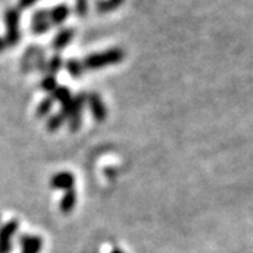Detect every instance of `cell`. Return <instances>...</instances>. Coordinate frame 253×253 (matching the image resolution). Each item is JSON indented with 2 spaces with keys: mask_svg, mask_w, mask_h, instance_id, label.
I'll return each mask as SVG.
<instances>
[{
  "mask_svg": "<svg viewBox=\"0 0 253 253\" xmlns=\"http://www.w3.org/2000/svg\"><path fill=\"white\" fill-rule=\"evenodd\" d=\"M124 58H126V52L123 49L113 48L106 52L89 55L82 63H83V68H86V69H100V68H106L110 65L120 63Z\"/></svg>",
  "mask_w": 253,
  "mask_h": 253,
  "instance_id": "obj_1",
  "label": "cell"
},
{
  "mask_svg": "<svg viewBox=\"0 0 253 253\" xmlns=\"http://www.w3.org/2000/svg\"><path fill=\"white\" fill-rule=\"evenodd\" d=\"M4 24H6V37L4 41L7 46L17 45L20 41V10L9 7L4 11Z\"/></svg>",
  "mask_w": 253,
  "mask_h": 253,
  "instance_id": "obj_2",
  "label": "cell"
},
{
  "mask_svg": "<svg viewBox=\"0 0 253 253\" xmlns=\"http://www.w3.org/2000/svg\"><path fill=\"white\" fill-rule=\"evenodd\" d=\"M52 27L51 21H49V16H48V9H40L37 10L36 13L31 17V31L34 34H44L48 33Z\"/></svg>",
  "mask_w": 253,
  "mask_h": 253,
  "instance_id": "obj_3",
  "label": "cell"
},
{
  "mask_svg": "<svg viewBox=\"0 0 253 253\" xmlns=\"http://www.w3.org/2000/svg\"><path fill=\"white\" fill-rule=\"evenodd\" d=\"M69 14H71V9L65 3H61L52 9H48V16L52 26H61L63 21L69 17Z\"/></svg>",
  "mask_w": 253,
  "mask_h": 253,
  "instance_id": "obj_4",
  "label": "cell"
},
{
  "mask_svg": "<svg viewBox=\"0 0 253 253\" xmlns=\"http://www.w3.org/2000/svg\"><path fill=\"white\" fill-rule=\"evenodd\" d=\"M17 231V222H9L0 229V253H7L10 251V239Z\"/></svg>",
  "mask_w": 253,
  "mask_h": 253,
  "instance_id": "obj_5",
  "label": "cell"
},
{
  "mask_svg": "<svg viewBox=\"0 0 253 253\" xmlns=\"http://www.w3.org/2000/svg\"><path fill=\"white\" fill-rule=\"evenodd\" d=\"M73 36H75V30H73V28H62V30L54 37V40H52V48L56 49V51L62 49V48H65L68 44H71Z\"/></svg>",
  "mask_w": 253,
  "mask_h": 253,
  "instance_id": "obj_6",
  "label": "cell"
},
{
  "mask_svg": "<svg viewBox=\"0 0 253 253\" xmlns=\"http://www.w3.org/2000/svg\"><path fill=\"white\" fill-rule=\"evenodd\" d=\"M21 246H23V253H38L42 244H41L40 238L23 236L21 238Z\"/></svg>",
  "mask_w": 253,
  "mask_h": 253,
  "instance_id": "obj_7",
  "label": "cell"
},
{
  "mask_svg": "<svg viewBox=\"0 0 253 253\" xmlns=\"http://www.w3.org/2000/svg\"><path fill=\"white\" fill-rule=\"evenodd\" d=\"M75 179L71 173H59L52 179V186L56 189H72Z\"/></svg>",
  "mask_w": 253,
  "mask_h": 253,
  "instance_id": "obj_8",
  "label": "cell"
},
{
  "mask_svg": "<svg viewBox=\"0 0 253 253\" xmlns=\"http://www.w3.org/2000/svg\"><path fill=\"white\" fill-rule=\"evenodd\" d=\"M126 0H97L96 10L97 13H110L113 10H117Z\"/></svg>",
  "mask_w": 253,
  "mask_h": 253,
  "instance_id": "obj_9",
  "label": "cell"
},
{
  "mask_svg": "<svg viewBox=\"0 0 253 253\" xmlns=\"http://www.w3.org/2000/svg\"><path fill=\"white\" fill-rule=\"evenodd\" d=\"M90 106H91V113H93L94 118H96L97 121H103L104 117H106V109H104L103 101H101L96 94H91Z\"/></svg>",
  "mask_w": 253,
  "mask_h": 253,
  "instance_id": "obj_10",
  "label": "cell"
},
{
  "mask_svg": "<svg viewBox=\"0 0 253 253\" xmlns=\"http://www.w3.org/2000/svg\"><path fill=\"white\" fill-rule=\"evenodd\" d=\"M75 204H76L75 193H73L72 190H69V191L65 194V197H63L62 203H61V208H62L63 212H69V211L75 207Z\"/></svg>",
  "mask_w": 253,
  "mask_h": 253,
  "instance_id": "obj_11",
  "label": "cell"
},
{
  "mask_svg": "<svg viewBox=\"0 0 253 253\" xmlns=\"http://www.w3.org/2000/svg\"><path fill=\"white\" fill-rule=\"evenodd\" d=\"M66 68H68V71L69 73L72 75L73 78H79L82 76V72H83V63L81 61H76V59H71V61H68L66 63Z\"/></svg>",
  "mask_w": 253,
  "mask_h": 253,
  "instance_id": "obj_12",
  "label": "cell"
},
{
  "mask_svg": "<svg viewBox=\"0 0 253 253\" xmlns=\"http://www.w3.org/2000/svg\"><path fill=\"white\" fill-rule=\"evenodd\" d=\"M62 68V58L59 56V55H55L54 58L49 61V62H46V71L51 73V76H54L55 73L58 72L59 69Z\"/></svg>",
  "mask_w": 253,
  "mask_h": 253,
  "instance_id": "obj_13",
  "label": "cell"
},
{
  "mask_svg": "<svg viewBox=\"0 0 253 253\" xmlns=\"http://www.w3.org/2000/svg\"><path fill=\"white\" fill-rule=\"evenodd\" d=\"M75 11L79 17H86L89 13V1L87 0H75Z\"/></svg>",
  "mask_w": 253,
  "mask_h": 253,
  "instance_id": "obj_14",
  "label": "cell"
},
{
  "mask_svg": "<svg viewBox=\"0 0 253 253\" xmlns=\"http://www.w3.org/2000/svg\"><path fill=\"white\" fill-rule=\"evenodd\" d=\"M58 86H56V81H55L54 76H46L45 79L42 81V89H45L48 91H54Z\"/></svg>",
  "mask_w": 253,
  "mask_h": 253,
  "instance_id": "obj_15",
  "label": "cell"
},
{
  "mask_svg": "<svg viewBox=\"0 0 253 253\" xmlns=\"http://www.w3.org/2000/svg\"><path fill=\"white\" fill-rule=\"evenodd\" d=\"M63 120H65L63 116H55V117L51 118V120H49V123H48L49 129H51V131H55L56 128H59V126H62Z\"/></svg>",
  "mask_w": 253,
  "mask_h": 253,
  "instance_id": "obj_16",
  "label": "cell"
},
{
  "mask_svg": "<svg viewBox=\"0 0 253 253\" xmlns=\"http://www.w3.org/2000/svg\"><path fill=\"white\" fill-rule=\"evenodd\" d=\"M51 104H52V101H51V100H45V101H42V103H41V106H40V109H38V114H41V116L46 114V113L51 110Z\"/></svg>",
  "mask_w": 253,
  "mask_h": 253,
  "instance_id": "obj_17",
  "label": "cell"
},
{
  "mask_svg": "<svg viewBox=\"0 0 253 253\" xmlns=\"http://www.w3.org/2000/svg\"><path fill=\"white\" fill-rule=\"evenodd\" d=\"M38 0H18V10L23 9H30V7H33L34 4H36Z\"/></svg>",
  "mask_w": 253,
  "mask_h": 253,
  "instance_id": "obj_18",
  "label": "cell"
},
{
  "mask_svg": "<svg viewBox=\"0 0 253 253\" xmlns=\"http://www.w3.org/2000/svg\"><path fill=\"white\" fill-rule=\"evenodd\" d=\"M6 48H7V44H6L4 38H0V52H3Z\"/></svg>",
  "mask_w": 253,
  "mask_h": 253,
  "instance_id": "obj_19",
  "label": "cell"
}]
</instances>
